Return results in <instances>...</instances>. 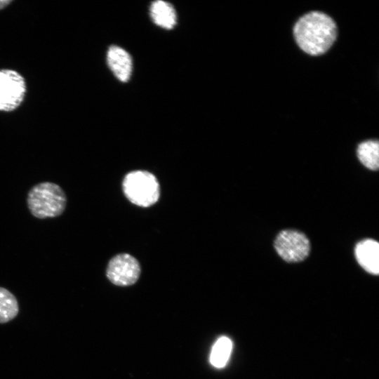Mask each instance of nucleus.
<instances>
[{
  "instance_id": "nucleus-6",
  "label": "nucleus",
  "mask_w": 379,
  "mask_h": 379,
  "mask_svg": "<svg viewBox=\"0 0 379 379\" xmlns=\"http://www.w3.org/2000/svg\"><path fill=\"white\" fill-rule=\"evenodd\" d=\"M140 274L138 261L130 254L120 253L108 262L106 276L114 285L126 286L135 284Z\"/></svg>"
},
{
  "instance_id": "nucleus-3",
  "label": "nucleus",
  "mask_w": 379,
  "mask_h": 379,
  "mask_svg": "<svg viewBox=\"0 0 379 379\" xmlns=\"http://www.w3.org/2000/svg\"><path fill=\"white\" fill-rule=\"evenodd\" d=\"M122 187L127 199L142 207L154 204L160 195L157 178L146 171H134L127 173L124 178Z\"/></svg>"
},
{
  "instance_id": "nucleus-11",
  "label": "nucleus",
  "mask_w": 379,
  "mask_h": 379,
  "mask_svg": "<svg viewBox=\"0 0 379 379\" xmlns=\"http://www.w3.org/2000/svg\"><path fill=\"white\" fill-rule=\"evenodd\" d=\"M19 306L15 296L8 290L0 286V324L7 323L18 314Z\"/></svg>"
},
{
  "instance_id": "nucleus-5",
  "label": "nucleus",
  "mask_w": 379,
  "mask_h": 379,
  "mask_svg": "<svg viewBox=\"0 0 379 379\" xmlns=\"http://www.w3.org/2000/svg\"><path fill=\"white\" fill-rule=\"evenodd\" d=\"M274 246L279 256L288 262H298L305 260L310 251V241L302 232L286 230L277 236Z\"/></svg>"
},
{
  "instance_id": "nucleus-13",
  "label": "nucleus",
  "mask_w": 379,
  "mask_h": 379,
  "mask_svg": "<svg viewBox=\"0 0 379 379\" xmlns=\"http://www.w3.org/2000/svg\"><path fill=\"white\" fill-rule=\"evenodd\" d=\"M11 2H12V1H11V0H0V10L6 8Z\"/></svg>"
},
{
  "instance_id": "nucleus-9",
  "label": "nucleus",
  "mask_w": 379,
  "mask_h": 379,
  "mask_svg": "<svg viewBox=\"0 0 379 379\" xmlns=\"http://www.w3.org/2000/svg\"><path fill=\"white\" fill-rule=\"evenodd\" d=\"M150 15L154 22L164 29H172L177 22L173 6L164 1H155L150 6Z\"/></svg>"
},
{
  "instance_id": "nucleus-4",
  "label": "nucleus",
  "mask_w": 379,
  "mask_h": 379,
  "mask_svg": "<svg viewBox=\"0 0 379 379\" xmlns=\"http://www.w3.org/2000/svg\"><path fill=\"white\" fill-rule=\"evenodd\" d=\"M27 91L25 78L11 69H0V112L15 110L23 102Z\"/></svg>"
},
{
  "instance_id": "nucleus-10",
  "label": "nucleus",
  "mask_w": 379,
  "mask_h": 379,
  "mask_svg": "<svg viewBox=\"0 0 379 379\" xmlns=\"http://www.w3.org/2000/svg\"><path fill=\"white\" fill-rule=\"evenodd\" d=\"M357 154L360 162L367 168L373 171L379 167V144L378 140H369L361 142Z\"/></svg>"
},
{
  "instance_id": "nucleus-7",
  "label": "nucleus",
  "mask_w": 379,
  "mask_h": 379,
  "mask_svg": "<svg viewBox=\"0 0 379 379\" xmlns=\"http://www.w3.org/2000/svg\"><path fill=\"white\" fill-rule=\"evenodd\" d=\"M354 253L358 263L366 272L377 275L379 273V244L371 239L359 241Z\"/></svg>"
},
{
  "instance_id": "nucleus-12",
  "label": "nucleus",
  "mask_w": 379,
  "mask_h": 379,
  "mask_svg": "<svg viewBox=\"0 0 379 379\" xmlns=\"http://www.w3.org/2000/svg\"><path fill=\"white\" fill-rule=\"evenodd\" d=\"M232 349V343L225 336L220 337L214 344L211 355L210 361L216 368L225 366L230 358Z\"/></svg>"
},
{
  "instance_id": "nucleus-8",
  "label": "nucleus",
  "mask_w": 379,
  "mask_h": 379,
  "mask_svg": "<svg viewBox=\"0 0 379 379\" xmlns=\"http://www.w3.org/2000/svg\"><path fill=\"white\" fill-rule=\"evenodd\" d=\"M107 64L114 74L121 81H127L132 72V60L123 48L111 46L107 53Z\"/></svg>"
},
{
  "instance_id": "nucleus-2",
  "label": "nucleus",
  "mask_w": 379,
  "mask_h": 379,
  "mask_svg": "<svg viewBox=\"0 0 379 379\" xmlns=\"http://www.w3.org/2000/svg\"><path fill=\"white\" fill-rule=\"evenodd\" d=\"M27 204L34 217L39 219L55 218L65 210L67 197L60 185L51 182H43L29 190Z\"/></svg>"
},
{
  "instance_id": "nucleus-1",
  "label": "nucleus",
  "mask_w": 379,
  "mask_h": 379,
  "mask_svg": "<svg viewBox=\"0 0 379 379\" xmlns=\"http://www.w3.org/2000/svg\"><path fill=\"white\" fill-rule=\"evenodd\" d=\"M337 34L335 21L320 11H311L303 15L293 27L297 44L310 55L325 53L333 44Z\"/></svg>"
}]
</instances>
